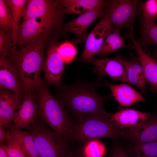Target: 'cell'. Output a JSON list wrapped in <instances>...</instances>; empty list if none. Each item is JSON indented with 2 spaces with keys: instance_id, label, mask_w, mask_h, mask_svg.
Segmentation results:
<instances>
[{
  "instance_id": "cell-1",
  "label": "cell",
  "mask_w": 157,
  "mask_h": 157,
  "mask_svg": "<svg viewBox=\"0 0 157 157\" xmlns=\"http://www.w3.org/2000/svg\"><path fill=\"white\" fill-rule=\"evenodd\" d=\"M99 85L97 82L77 81L71 85L62 84L60 99L70 116L77 120L88 115L108 114L104 105L105 101L113 97L112 94L102 96L97 92Z\"/></svg>"
},
{
  "instance_id": "cell-2",
  "label": "cell",
  "mask_w": 157,
  "mask_h": 157,
  "mask_svg": "<svg viewBox=\"0 0 157 157\" xmlns=\"http://www.w3.org/2000/svg\"><path fill=\"white\" fill-rule=\"evenodd\" d=\"M53 40L52 37L45 35L19 50L14 47L8 57L16 68L26 94L35 91L43 82L40 76L45 61L44 49Z\"/></svg>"
},
{
  "instance_id": "cell-3",
  "label": "cell",
  "mask_w": 157,
  "mask_h": 157,
  "mask_svg": "<svg viewBox=\"0 0 157 157\" xmlns=\"http://www.w3.org/2000/svg\"><path fill=\"white\" fill-rule=\"evenodd\" d=\"M37 114L53 131L69 141L74 123L61 101L53 96L43 82L35 89Z\"/></svg>"
},
{
  "instance_id": "cell-4",
  "label": "cell",
  "mask_w": 157,
  "mask_h": 157,
  "mask_svg": "<svg viewBox=\"0 0 157 157\" xmlns=\"http://www.w3.org/2000/svg\"><path fill=\"white\" fill-rule=\"evenodd\" d=\"M124 129H119L105 115H88L74 123L71 140L79 142L106 138H124Z\"/></svg>"
},
{
  "instance_id": "cell-5",
  "label": "cell",
  "mask_w": 157,
  "mask_h": 157,
  "mask_svg": "<svg viewBox=\"0 0 157 157\" xmlns=\"http://www.w3.org/2000/svg\"><path fill=\"white\" fill-rule=\"evenodd\" d=\"M64 17L28 19L19 25L16 47L27 45L45 35L57 38L62 29Z\"/></svg>"
},
{
  "instance_id": "cell-6",
  "label": "cell",
  "mask_w": 157,
  "mask_h": 157,
  "mask_svg": "<svg viewBox=\"0 0 157 157\" xmlns=\"http://www.w3.org/2000/svg\"><path fill=\"white\" fill-rule=\"evenodd\" d=\"M40 157H65L69 141L45 126L32 125L31 131Z\"/></svg>"
},
{
  "instance_id": "cell-7",
  "label": "cell",
  "mask_w": 157,
  "mask_h": 157,
  "mask_svg": "<svg viewBox=\"0 0 157 157\" xmlns=\"http://www.w3.org/2000/svg\"><path fill=\"white\" fill-rule=\"evenodd\" d=\"M138 1L133 0H112L107 1L105 14L114 29L121 30L127 28L130 31L129 37L133 36V22Z\"/></svg>"
},
{
  "instance_id": "cell-8",
  "label": "cell",
  "mask_w": 157,
  "mask_h": 157,
  "mask_svg": "<svg viewBox=\"0 0 157 157\" xmlns=\"http://www.w3.org/2000/svg\"><path fill=\"white\" fill-rule=\"evenodd\" d=\"M114 30L107 16L105 14L87 36L83 51L80 60L89 62L97 54L108 35Z\"/></svg>"
},
{
  "instance_id": "cell-9",
  "label": "cell",
  "mask_w": 157,
  "mask_h": 157,
  "mask_svg": "<svg viewBox=\"0 0 157 157\" xmlns=\"http://www.w3.org/2000/svg\"><path fill=\"white\" fill-rule=\"evenodd\" d=\"M47 46L43 69L44 78L48 84L59 87L63 84L62 78L66 64L58 53L57 39L51 41Z\"/></svg>"
},
{
  "instance_id": "cell-10",
  "label": "cell",
  "mask_w": 157,
  "mask_h": 157,
  "mask_svg": "<svg viewBox=\"0 0 157 157\" xmlns=\"http://www.w3.org/2000/svg\"><path fill=\"white\" fill-rule=\"evenodd\" d=\"M65 13L60 0H27L22 16L23 21L35 17H63Z\"/></svg>"
},
{
  "instance_id": "cell-11",
  "label": "cell",
  "mask_w": 157,
  "mask_h": 157,
  "mask_svg": "<svg viewBox=\"0 0 157 157\" xmlns=\"http://www.w3.org/2000/svg\"><path fill=\"white\" fill-rule=\"evenodd\" d=\"M34 91L27 93L13 120V124L10 127L12 136L20 129L28 127L34 124L35 116L37 111Z\"/></svg>"
},
{
  "instance_id": "cell-12",
  "label": "cell",
  "mask_w": 157,
  "mask_h": 157,
  "mask_svg": "<svg viewBox=\"0 0 157 157\" xmlns=\"http://www.w3.org/2000/svg\"><path fill=\"white\" fill-rule=\"evenodd\" d=\"M124 60L121 56L118 55L110 58H94L89 63L94 65V72L99 77L106 75L113 80L125 83L126 67Z\"/></svg>"
},
{
  "instance_id": "cell-13",
  "label": "cell",
  "mask_w": 157,
  "mask_h": 157,
  "mask_svg": "<svg viewBox=\"0 0 157 157\" xmlns=\"http://www.w3.org/2000/svg\"><path fill=\"white\" fill-rule=\"evenodd\" d=\"M22 95L5 89L0 90V126L10 128L23 101Z\"/></svg>"
},
{
  "instance_id": "cell-14",
  "label": "cell",
  "mask_w": 157,
  "mask_h": 157,
  "mask_svg": "<svg viewBox=\"0 0 157 157\" xmlns=\"http://www.w3.org/2000/svg\"><path fill=\"white\" fill-rule=\"evenodd\" d=\"M133 143L157 141V114L152 116L140 126L125 129L124 138Z\"/></svg>"
},
{
  "instance_id": "cell-15",
  "label": "cell",
  "mask_w": 157,
  "mask_h": 157,
  "mask_svg": "<svg viewBox=\"0 0 157 157\" xmlns=\"http://www.w3.org/2000/svg\"><path fill=\"white\" fill-rule=\"evenodd\" d=\"M152 115L131 108H121L115 113H109L111 121L120 129H124L139 126Z\"/></svg>"
},
{
  "instance_id": "cell-16",
  "label": "cell",
  "mask_w": 157,
  "mask_h": 157,
  "mask_svg": "<svg viewBox=\"0 0 157 157\" xmlns=\"http://www.w3.org/2000/svg\"><path fill=\"white\" fill-rule=\"evenodd\" d=\"M104 8H99L84 13L73 19L65 24L64 29L66 32L74 33L77 42L86 39V32L89 26L96 19L104 15Z\"/></svg>"
},
{
  "instance_id": "cell-17",
  "label": "cell",
  "mask_w": 157,
  "mask_h": 157,
  "mask_svg": "<svg viewBox=\"0 0 157 157\" xmlns=\"http://www.w3.org/2000/svg\"><path fill=\"white\" fill-rule=\"evenodd\" d=\"M0 87L20 95L23 91L18 71L7 57H0Z\"/></svg>"
},
{
  "instance_id": "cell-18",
  "label": "cell",
  "mask_w": 157,
  "mask_h": 157,
  "mask_svg": "<svg viewBox=\"0 0 157 157\" xmlns=\"http://www.w3.org/2000/svg\"><path fill=\"white\" fill-rule=\"evenodd\" d=\"M130 38L142 65L145 80L150 84L151 90L157 93V61L143 50L133 36Z\"/></svg>"
},
{
  "instance_id": "cell-19",
  "label": "cell",
  "mask_w": 157,
  "mask_h": 157,
  "mask_svg": "<svg viewBox=\"0 0 157 157\" xmlns=\"http://www.w3.org/2000/svg\"><path fill=\"white\" fill-rule=\"evenodd\" d=\"M105 82V85L110 89L113 96L123 106L128 107L146 100L141 92L137 91L126 84L115 85L106 81Z\"/></svg>"
},
{
  "instance_id": "cell-20",
  "label": "cell",
  "mask_w": 157,
  "mask_h": 157,
  "mask_svg": "<svg viewBox=\"0 0 157 157\" xmlns=\"http://www.w3.org/2000/svg\"><path fill=\"white\" fill-rule=\"evenodd\" d=\"M126 67V83L139 88L143 92L146 91V81L142 65L138 57L132 56L130 60L124 59Z\"/></svg>"
},
{
  "instance_id": "cell-21",
  "label": "cell",
  "mask_w": 157,
  "mask_h": 157,
  "mask_svg": "<svg viewBox=\"0 0 157 157\" xmlns=\"http://www.w3.org/2000/svg\"><path fill=\"white\" fill-rule=\"evenodd\" d=\"M66 13L81 15L97 8L106 7L107 1L102 0H62Z\"/></svg>"
},
{
  "instance_id": "cell-22",
  "label": "cell",
  "mask_w": 157,
  "mask_h": 157,
  "mask_svg": "<svg viewBox=\"0 0 157 157\" xmlns=\"http://www.w3.org/2000/svg\"><path fill=\"white\" fill-rule=\"evenodd\" d=\"M20 146L26 157H40L34 138L31 132L19 130L12 138Z\"/></svg>"
},
{
  "instance_id": "cell-23",
  "label": "cell",
  "mask_w": 157,
  "mask_h": 157,
  "mask_svg": "<svg viewBox=\"0 0 157 157\" xmlns=\"http://www.w3.org/2000/svg\"><path fill=\"white\" fill-rule=\"evenodd\" d=\"M4 1L12 17L13 26L11 34L14 45L16 46L19 25V22L22 17L23 16L27 0H6Z\"/></svg>"
},
{
  "instance_id": "cell-24",
  "label": "cell",
  "mask_w": 157,
  "mask_h": 157,
  "mask_svg": "<svg viewBox=\"0 0 157 157\" xmlns=\"http://www.w3.org/2000/svg\"><path fill=\"white\" fill-rule=\"evenodd\" d=\"M120 31L115 29L108 35L97 55L107 54L114 52L120 49L128 47L124 42L126 38L120 35Z\"/></svg>"
},
{
  "instance_id": "cell-25",
  "label": "cell",
  "mask_w": 157,
  "mask_h": 157,
  "mask_svg": "<svg viewBox=\"0 0 157 157\" xmlns=\"http://www.w3.org/2000/svg\"><path fill=\"white\" fill-rule=\"evenodd\" d=\"M141 32L140 41L138 42L141 46L145 47L150 44L157 46V24L155 21L142 18Z\"/></svg>"
},
{
  "instance_id": "cell-26",
  "label": "cell",
  "mask_w": 157,
  "mask_h": 157,
  "mask_svg": "<svg viewBox=\"0 0 157 157\" xmlns=\"http://www.w3.org/2000/svg\"><path fill=\"white\" fill-rule=\"evenodd\" d=\"M132 144L127 149L131 157H157V141Z\"/></svg>"
},
{
  "instance_id": "cell-27",
  "label": "cell",
  "mask_w": 157,
  "mask_h": 157,
  "mask_svg": "<svg viewBox=\"0 0 157 157\" xmlns=\"http://www.w3.org/2000/svg\"><path fill=\"white\" fill-rule=\"evenodd\" d=\"M13 26L10 12L4 0H0V31L12 33Z\"/></svg>"
},
{
  "instance_id": "cell-28",
  "label": "cell",
  "mask_w": 157,
  "mask_h": 157,
  "mask_svg": "<svg viewBox=\"0 0 157 157\" xmlns=\"http://www.w3.org/2000/svg\"><path fill=\"white\" fill-rule=\"evenodd\" d=\"M82 149L88 157H102L104 148L98 140H91L85 142Z\"/></svg>"
},
{
  "instance_id": "cell-29",
  "label": "cell",
  "mask_w": 157,
  "mask_h": 157,
  "mask_svg": "<svg viewBox=\"0 0 157 157\" xmlns=\"http://www.w3.org/2000/svg\"><path fill=\"white\" fill-rule=\"evenodd\" d=\"M15 47L11 33L0 31V57H8L12 49Z\"/></svg>"
},
{
  "instance_id": "cell-30",
  "label": "cell",
  "mask_w": 157,
  "mask_h": 157,
  "mask_svg": "<svg viewBox=\"0 0 157 157\" xmlns=\"http://www.w3.org/2000/svg\"><path fill=\"white\" fill-rule=\"evenodd\" d=\"M57 51L66 64L71 63L77 53L76 47L73 44L69 42H64L58 46Z\"/></svg>"
},
{
  "instance_id": "cell-31",
  "label": "cell",
  "mask_w": 157,
  "mask_h": 157,
  "mask_svg": "<svg viewBox=\"0 0 157 157\" xmlns=\"http://www.w3.org/2000/svg\"><path fill=\"white\" fill-rule=\"evenodd\" d=\"M143 13L142 18L155 20L157 17V0H148L141 4Z\"/></svg>"
},
{
  "instance_id": "cell-32",
  "label": "cell",
  "mask_w": 157,
  "mask_h": 157,
  "mask_svg": "<svg viewBox=\"0 0 157 157\" xmlns=\"http://www.w3.org/2000/svg\"><path fill=\"white\" fill-rule=\"evenodd\" d=\"M1 146L9 157H26L19 145L12 139L6 145Z\"/></svg>"
},
{
  "instance_id": "cell-33",
  "label": "cell",
  "mask_w": 157,
  "mask_h": 157,
  "mask_svg": "<svg viewBox=\"0 0 157 157\" xmlns=\"http://www.w3.org/2000/svg\"><path fill=\"white\" fill-rule=\"evenodd\" d=\"M107 157H131L127 149L122 144L113 142L111 150Z\"/></svg>"
},
{
  "instance_id": "cell-34",
  "label": "cell",
  "mask_w": 157,
  "mask_h": 157,
  "mask_svg": "<svg viewBox=\"0 0 157 157\" xmlns=\"http://www.w3.org/2000/svg\"><path fill=\"white\" fill-rule=\"evenodd\" d=\"M10 131L0 126V144L1 146L7 144L11 139Z\"/></svg>"
},
{
  "instance_id": "cell-35",
  "label": "cell",
  "mask_w": 157,
  "mask_h": 157,
  "mask_svg": "<svg viewBox=\"0 0 157 157\" xmlns=\"http://www.w3.org/2000/svg\"><path fill=\"white\" fill-rule=\"evenodd\" d=\"M0 157H9L2 146H0Z\"/></svg>"
},
{
  "instance_id": "cell-36",
  "label": "cell",
  "mask_w": 157,
  "mask_h": 157,
  "mask_svg": "<svg viewBox=\"0 0 157 157\" xmlns=\"http://www.w3.org/2000/svg\"><path fill=\"white\" fill-rule=\"evenodd\" d=\"M75 156L76 157H88L82 149L77 152Z\"/></svg>"
},
{
  "instance_id": "cell-37",
  "label": "cell",
  "mask_w": 157,
  "mask_h": 157,
  "mask_svg": "<svg viewBox=\"0 0 157 157\" xmlns=\"http://www.w3.org/2000/svg\"><path fill=\"white\" fill-rule=\"evenodd\" d=\"M65 157H76V156L72 154H67Z\"/></svg>"
},
{
  "instance_id": "cell-38",
  "label": "cell",
  "mask_w": 157,
  "mask_h": 157,
  "mask_svg": "<svg viewBox=\"0 0 157 157\" xmlns=\"http://www.w3.org/2000/svg\"><path fill=\"white\" fill-rule=\"evenodd\" d=\"M154 57L155 60H157V51H156L155 52Z\"/></svg>"
}]
</instances>
